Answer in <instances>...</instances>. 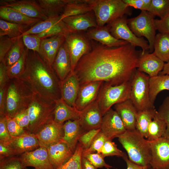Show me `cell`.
Returning a JSON list of instances; mask_svg holds the SVG:
<instances>
[{"instance_id": "1", "label": "cell", "mask_w": 169, "mask_h": 169, "mask_svg": "<svg viewBox=\"0 0 169 169\" xmlns=\"http://www.w3.org/2000/svg\"><path fill=\"white\" fill-rule=\"evenodd\" d=\"M136 47L129 43L111 48L101 44L92 47L79 60L74 71L80 85L101 81L115 85L131 80L142 52Z\"/></svg>"}, {"instance_id": "2", "label": "cell", "mask_w": 169, "mask_h": 169, "mask_svg": "<svg viewBox=\"0 0 169 169\" xmlns=\"http://www.w3.org/2000/svg\"><path fill=\"white\" fill-rule=\"evenodd\" d=\"M19 78L34 93L46 101L56 102L61 98L60 81L53 67L37 52L29 50L25 70Z\"/></svg>"}, {"instance_id": "3", "label": "cell", "mask_w": 169, "mask_h": 169, "mask_svg": "<svg viewBox=\"0 0 169 169\" xmlns=\"http://www.w3.org/2000/svg\"><path fill=\"white\" fill-rule=\"evenodd\" d=\"M34 93L23 80L19 78L9 79L6 91L5 115L13 118L27 109Z\"/></svg>"}, {"instance_id": "4", "label": "cell", "mask_w": 169, "mask_h": 169, "mask_svg": "<svg viewBox=\"0 0 169 169\" xmlns=\"http://www.w3.org/2000/svg\"><path fill=\"white\" fill-rule=\"evenodd\" d=\"M117 138L131 162L145 167H151V153L149 141L136 130H126Z\"/></svg>"}, {"instance_id": "5", "label": "cell", "mask_w": 169, "mask_h": 169, "mask_svg": "<svg viewBox=\"0 0 169 169\" xmlns=\"http://www.w3.org/2000/svg\"><path fill=\"white\" fill-rule=\"evenodd\" d=\"M95 14L97 26L102 27L131 12L123 0H86Z\"/></svg>"}, {"instance_id": "6", "label": "cell", "mask_w": 169, "mask_h": 169, "mask_svg": "<svg viewBox=\"0 0 169 169\" xmlns=\"http://www.w3.org/2000/svg\"><path fill=\"white\" fill-rule=\"evenodd\" d=\"M55 103L46 101L34 93L27 108L30 120L29 132L36 134L46 124L54 120Z\"/></svg>"}, {"instance_id": "7", "label": "cell", "mask_w": 169, "mask_h": 169, "mask_svg": "<svg viewBox=\"0 0 169 169\" xmlns=\"http://www.w3.org/2000/svg\"><path fill=\"white\" fill-rule=\"evenodd\" d=\"M131 80L112 85L103 82L97 99L103 116L113 105L130 99Z\"/></svg>"}, {"instance_id": "8", "label": "cell", "mask_w": 169, "mask_h": 169, "mask_svg": "<svg viewBox=\"0 0 169 169\" xmlns=\"http://www.w3.org/2000/svg\"><path fill=\"white\" fill-rule=\"evenodd\" d=\"M149 78L148 75L137 69L131 80L130 99L138 111L155 108L150 99Z\"/></svg>"}, {"instance_id": "9", "label": "cell", "mask_w": 169, "mask_h": 169, "mask_svg": "<svg viewBox=\"0 0 169 169\" xmlns=\"http://www.w3.org/2000/svg\"><path fill=\"white\" fill-rule=\"evenodd\" d=\"M154 16L147 11H141L137 16L127 19V24L133 33L139 38L145 37L147 40L151 53L154 50L156 36Z\"/></svg>"}, {"instance_id": "10", "label": "cell", "mask_w": 169, "mask_h": 169, "mask_svg": "<svg viewBox=\"0 0 169 169\" xmlns=\"http://www.w3.org/2000/svg\"><path fill=\"white\" fill-rule=\"evenodd\" d=\"M112 35L116 39L123 40L134 46L139 47L142 49L141 54L149 50L148 42L143 37L139 38L133 33L127 24L125 16L119 18L107 24Z\"/></svg>"}, {"instance_id": "11", "label": "cell", "mask_w": 169, "mask_h": 169, "mask_svg": "<svg viewBox=\"0 0 169 169\" xmlns=\"http://www.w3.org/2000/svg\"><path fill=\"white\" fill-rule=\"evenodd\" d=\"M71 64L72 72L80 59L89 53L92 47L85 34L80 32L70 33L65 37Z\"/></svg>"}, {"instance_id": "12", "label": "cell", "mask_w": 169, "mask_h": 169, "mask_svg": "<svg viewBox=\"0 0 169 169\" xmlns=\"http://www.w3.org/2000/svg\"><path fill=\"white\" fill-rule=\"evenodd\" d=\"M149 141L151 153L150 166L155 169H169V139L162 136Z\"/></svg>"}, {"instance_id": "13", "label": "cell", "mask_w": 169, "mask_h": 169, "mask_svg": "<svg viewBox=\"0 0 169 169\" xmlns=\"http://www.w3.org/2000/svg\"><path fill=\"white\" fill-rule=\"evenodd\" d=\"M0 7H8L29 17L42 20L48 18L37 0H0Z\"/></svg>"}, {"instance_id": "14", "label": "cell", "mask_w": 169, "mask_h": 169, "mask_svg": "<svg viewBox=\"0 0 169 169\" xmlns=\"http://www.w3.org/2000/svg\"><path fill=\"white\" fill-rule=\"evenodd\" d=\"M100 129L107 138L111 140L126 131L119 115L112 108L103 116Z\"/></svg>"}, {"instance_id": "15", "label": "cell", "mask_w": 169, "mask_h": 169, "mask_svg": "<svg viewBox=\"0 0 169 169\" xmlns=\"http://www.w3.org/2000/svg\"><path fill=\"white\" fill-rule=\"evenodd\" d=\"M63 124L53 120L44 125L35 134L40 147L47 148L51 145L62 140L64 134Z\"/></svg>"}, {"instance_id": "16", "label": "cell", "mask_w": 169, "mask_h": 169, "mask_svg": "<svg viewBox=\"0 0 169 169\" xmlns=\"http://www.w3.org/2000/svg\"><path fill=\"white\" fill-rule=\"evenodd\" d=\"M23 166H32L36 169H53L50 162L47 148L37 149L19 155Z\"/></svg>"}, {"instance_id": "17", "label": "cell", "mask_w": 169, "mask_h": 169, "mask_svg": "<svg viewBox=\"0 0 169 169\" xmlns=\"http://www.w3.org/2000/svg\"><path fill=\"white\" fill-rule=\"evenodd\" d=\"M103 82L94 81L80 85L75 108L81 111L96 101Z\"/></svg>"}, {"instance_id": "18", "label": "cell", "mask_w": 169, "mask_h": 169, "mask_svg": "<svg viewBox=\"0 0 169 169\" xmlns=\"http://www.w3.org/2000/svg\"><path fill=\"white\" fill-rule=\"evenodd\" d=\"M103 115L97 100L80 111L79 119L86 131L100 128Z\"/></svg>"}, {"instance_id": "19", "label": "cell", "mask_w": 169, "mask_h": 169, "mask_svg": "<svg viewBox=\"0 0 169 169\" xmlns=\"http://www.w3.org/2000/svg\"><path fill=\"white\" fill-rule=\"evenodd\" d=\"M16 156L33 151L40 147L35 134L27 132L18 136L13 137L6 144Z\"/></svg>"}, {"instance_id": "20", "label": "cell", "mask_w": 169, "mask_h": 169, "mask_svg": "<svg viewBox=\"0 0 169 169\" xmlns=\"http://www.w3.org/2000/svg\"><path fill=\"white\" fill-rule=\"evenodd\" d=\"M85 35L90 40L97 41L101 45L109 48L121 46L129 43L114 37L111 34L107 25L90 28L87 30Z\"/></svg>"}, {"instance_id": "21", "label": "cell", "mask_w": 169, "mask_h": 169, "mask_svg": "<svg viewBox=\"0 0 169 169\" xmlns=\"http://www.w3.org/2000/svg\"><path fill=\"white\" fill-rule=\"evenodd\" d=\"M62 20L71 33L80 32L98 26L92 11L83 14L66 17Z\"/></svg>"}, {"instance_id": "22", "label": "cell", "mask_w": 169, "mask_h": 169, "mask_svg": "<svg viewBox=\"0 0 169 169\" xmlns=\"http://www.w3.org/2000/svg\"><path fill=\"white\" fill-rule=\"evenodd\" d=\"M80 84L77 75L71 72L61 82V98L69 105L75 108L76 100Z\"/></svg>"}, {"instance_id": "23", "label": "cell", "mask_w": 169, "mask_h": 169, "mask_svg": "<svg viewBox=\"0 0 169 169\" xmlns=\"http://www.w3.org/2000/svg\"><path fill=\"white\" fill-rule=\"evenodd\" d=\"M49 159L53 169H56L69 159L74 152L62 140L47 148Z\"/></svg>"}, {"instance_id": "24", "label": "cell", "mask_w": 169, "mask_h": 169, "mask_svg": "<svg viewBox=\"0 0 169 169\" xmlns=\"http://www.w3.org/2000/svg\"><path fill=\"white\" fill-rule=\"evenodd\" d=\"M52 67L61 82L72 71L70 56L65 41L57 54Z\"/></svg>"}, {"instance_id": "25", "label": "cell", "mask_w": 169, "mask_h": 169, "mask_svg": "<svg viewBox=\"0 0 169 169\" xmlns=\"http://www.w3.org/2000/svg\"><path fill=\"white\" fill-rule=\"evenodd\" d=\"M114 106L115 110L121 119L126 130H136L138 111L131 99L116 104Z\"/></svg>"}, {"instance_id": "26", "label": "cell", "mask_w": 169, "mask_h": 169, "mask_svg": "<svg viewBox=\"0 0 169 169\" xmlns=\"http://www.w3.org/2000/svg\"><path fill=\"white\" fill-rule=\"evenodd\" d=\"M165 63L153 53L146 52L141 54L138 63L137 69L145 73L150 77L156 76L163 69Z\"/></svg>"}, {"instance_id": "27", "label": "cell", "mask_w": 169, "mask_h": 169, "mask_svg": "<svg viewBox=\"0 0 169 169\" xmlns=\"http://www.w3.org/2000/svg\"><path fill=\"white\" fill-rule=\"evenodd\" d=\"M64 136L62 140L66 143L74 152L80 136L85 131L82 127L79 119L69 120L63 124Z\"/></svg>"}, {"instance_id": "28", "label": "cell", "mask_w": 169, "mask_h": 169, "mask_svg": "<svg viewBox=\"0 0 169 169\" xmlns=\"http://www.w3.org/2000/svg\"><path fill=\"white\" fill-rule=\"evenodd\" d=\"M79 114L80 111L69 105L62 98L55 103L54 120L57 123L63 124L68 120L78 119Z\"/></svg>"}, {"instance_id": "29", "label": "cell", "mask_w": 169, "mask_h": 169, "mask_svg": "<svg viewBox=\"0 0 169 169\" xmlns=\"http://www.w3.org/2000/svg\"><path fill=\"white\" fill-rule=\"evenodd\" d=\"M0 19L11 23L27 25L32 27L43 21L27 16L10 8L0 7Z\"/></svg>"}, {"instance_id": "30", "label": "cell", "mask_w": 169, "mask_h": 169, "mask_svg": "<svg viewBox=\"0 0 169 169\" xmlns=\"http://www.w3.org/2000/svg\"><path fill=\"white\" fill-rule=\"evenodd\" d=\"M149 97L153 105L158 94L164 90L169 91V75L159 74L149 78Z\"/></svg>"}, {"instance_id": "31", "label": "cell", "mask_w": 169, "mask_h": 169, "mask_svg": "<svg viewBox=\"0 0 169 169\" xmlns=\"http://www.w3.org/2000/svg\"><path fill=\"white\" fill-rule=\"evenodd\" d=\"M68 0H37L41 9L49 18L61 16Z\"/></svg>"}, {"instance_id": "32", "label": "cell", "mask_w": 169, "mask_h": 169, "mask_svg": "<svg viewBox=\"0 0 169 169\" xmlns=\"http://www.w3.org/2000/svg\"><path fill=\"white\" fill-rule=\"evenodd\" d=\"M154 50L153 53L164 62H169V33L156 35Z\"/></svg>"}, {"instance_id": "33", "label": "cell", "mask_w": 169, "mask_h": 169, "mask_svg": "<svg viewBox=\"0 0 169 169\" xmlns=\"http://www.w3.org/2000/svg\"><path fill=\"white\" fill-rule=\"evenodd\" d=\"M92 11L86 0H68L63 13L61 19L65 17L84 14Z\"/></svg>"}, {"instance_id": "34", "label": "cell", "mask_w": 169, "mask_h": 169, "mask_svg": "<svg viewBox=\"0 0 169 169\" xmlns=\"http://www.w3.org/2000/svg\"><path fill=\"white\" fill-rule=\"evenodd\" d=\"M157 111L155 108H153L138 112L136 124V130L144 137L147 138L149 124Z\"/></svg>"}, {"instance_id": "35", "label": "cell", "mask_w": 169, "mask_h": 169, "mask_svg": "<svg viewBox=\"0 0 169 169\" xmlns=\"http://www.w3.org/2000/svg\"><path fill=\"white\" fill-rule=\"evenodd\" d=\"M31 27L0 19V37L7 36L11 38H18Z\"/></svg>"}, {"instance_id": "36", "label": "cell", "mask_w": 169, "mask_h": 169, "mask_svg": "<svg viewBox=\"0 0 169 169\" xmlns=\"http://www.w3.org/2000/svg\"><path fill=\"white\" fill-rule=\"evenodd\" d=\"M166 128L165 122L157 111L148 127L147 140L153 141L163 136Z\"/></svg>"}, {"instance_id": "37", "label": "cell", "mask_w": 169, "mask_h": 169, "mask_svg": "<svg viewBox=\"0 0 169 169\" xmlns=\"http://www.w3.org/2000/svg\"><path fill=\"white\" fill-rule=\"evenodd\" d=\"M25 48L22 38H17L11 48L2 61L7 69L11 67L20 59L24 52Z\"/></svg>"}, {"instance_id": "38", "label": "cell", "mask_w": 169, "mask_h": 169, "mask_svg": "<svg viewBox=\"0 0 169 169\" xmlns=\"http://www.w3.org/2000/svg\"><path fill=\"white\" fill-rule=\"evenodd\" d=\"M29 49L25 47L24 52L20 59L10 67L7 69L8 79L19 78L24 73L26 67Z\"/></svg>"}, {"instance_id": "39", "label": "cell", "mask_w": 169, "mask_h": 169, "mask_svg": "<svg viewBox=\"0 0 169 169\" xmlns=\"http://www.w3.org/2000/svg\"><path fill=\"white\" fill-rule=\"evenodd\" d=\"M70 33L67 25L61 20L49 28L36 35L43 39L57 36H63L65 37Z\"/></svg>"}, {"instance_id": "40", "label": "cell", "mask_w": 169, "mask_h": 169, "mask_svg": "<svg viewBox=\"0 0 169 169\" xmlns=\"http://www.w3.org/2000/svg\"><path fill=\"white\" fill-rule=\"evenodd\" d=\"M61 20V16L49 18L37 23L18 37L24 34H39L49 28Z\"/></svg>"}, {"instance_id": "41", "label": "cell", "mask_w": 169, "mask_h": 169, "mask_svg": "<svg viewBox=\"0 0 169 169\" xmlns=\"http://www.w3.org/2000/svg\"><path fill=\"white\" fill-rule=\"evenodd\" d=\"M83 148L78 143L72 156L56 169H82L81 161Z\"/></svg>"}, {"instance_id": "42", "label": "cell", "mask_w": 169, "mask_h": 169, "mask_svg": "<svg viewBox=\"0 0 169 169\" xmlns=\"http://www.w3.org/2000/svg\"><path fill=\"white\" fill-rule=\"evenodd\" d=\"M149 12L161 19L169 13V0H151Z\"/></svg>"}, {"instance_id": "43", "label": "cell", "mask_w": 169, "mask_h": 169, "mask_svg": "<svg viewBox=\"0 0 169 169\" xmlns=\"http://www.w3.org/2000/svg\"><path fill=\"white\" fill-rule=\"evenodd\" d=\"M100 153L104 158L106 156H113L122 158L125 153L119 149L117 145L112 140L108 139L105 143Z\"/></svg>"}, {"instance_id": "44", "label": "cell", "mask_w": 169, "mask_h": 169, "mask_svg": "<svg viewBox=\"0 0 169 169\" xmlns=\"http://www.w3.org/2000/svg\"><path fill=\"white\" fill-rule=\"evenodd\" d=\"M108 139L100 131L95 136L90 146L87 149L83 150L82 155L95 152L100 153L105 143Z\"/></svg>"}, {"instance_id": "45", "label": "cell", "mask_w": 169, "mask_h": 169, "mask_svg": "<svg viewBox=\"0 0 169 169\" xmlns=\"http://www.w3.org/2000/svg\"><path fill=\"white\" fill-rule=\"evenodd\" d=\"M19 156L8 157L0 160V169H25Z\"/></svg>"}, {"instance_id": "46", "label": "cell", "mask_w": 169, "mask_h": 169, "mask_svg": "<svg viewBox=\"0 0 169 169\" xmlns=\"http://www.w3.org/2000/svg\"><path fill=\"white\" fill-rule=\"evenodd\" d=\"M22 37L25 46L29 50L38 52L42 39L36 34H24Z\"/></svg>"}, {"instance_id": "47", "label": "cell", "mask_w": 169, "mask_h": 169, "mask_svg": "<svg viewBox=\"0 0 169 169\" xmlns=\"http://www.w3.org/2000/svg\"><path fill=\"white\" fill-rule=\"evenodd\" d=\"M158 113L165 122L166 128L163 137L169 139V96L166 97L160 105Z\"/></svg>"}, {"instance_id": "48", "label": "cell", "mask_w": 169, "mask_h": 169, "mask_svg": "<svg viewBox=\"0 0 169 169\" xmlns=\"http://www.w3.org/2000/svg\"><path fill=\"white\" fill-rule=\"evenodd\" d=\"M82 156L86 158L97 168L105 167L107 169H110L113 167L106 163L104 160V157L100 153L94 152Z\"/></svg>"}, {"instance_id": "49", "label": "cell", "mask_w": 169, "mask_h": 169, "mask_svg": "<svg viewBox=\"0 0 169 169\" xmlns=\"http://www.w3.org/2000/svg\"><path fill=\"white\" fill-rule=\"evenodd\" d=\"M6 118L7 127L11 136H19L28 132L21 127L14 118L6 116Z\"/></svg>"}, {"instance_id": "50", "label": "cell", "mask_w": 169, "mask_h": 169, "mask_svg": "<svg viewBox=\"0 0 169 169\" xmlns=\"http://www.w3.org/2000/svg\"><path fill=\"white\" fill-rule=\"evenodd\" d=\"M100 131V128L92 129L86 131L80 136L78 143L82 146L83 150L87 149L90 146L95 136Z\"/></svg>"}, {"instance_id": "51", "label": "cell", "mask_w": 169, "mask_h": 169, "mask_svg": "<svg viewBox=\"0 0 169 169\" xmlns=\"http://www.w3.org/2000/svg\"><path fill=\"white\" fill-rule=\"evenodd\" d=\"M17 38H11L7 36L0 37V62L11 49Z\"/></svg>"}, {"instance_id": "52", "label": "cell", "mask_w": 169, "mask_h": 169, "mask_svg": "<svg viewBox=\"0 0 169 169\" xmlns=\"http://www.w3.org/2000/svg\"><path fill=\"white\" fill-rule=\"evenodd\" d=\"M128 7L148 11L151 0H123Z\"/></svg>"}, {"instance_id": "53", "label": "cell", "mask_w": 169, "mask_h": 169, "mask_svg": "<svg viewBox=\"0 0 169 169\" xmlns=\"http://www.w3.org/2000/svg\"><path fill=\"white\" fill-rule=\"evenodd\" d=\"M13 118L21 127L28 131L30 120L27 109L18 113Z\"/></svg>"}, {"instance_id": "54", "label": "cell", "mask_w": 169, "mask_h": 169, "mask_svg": "<svg viewBox=\"0 0 169 169\" xmlns=\"http://www.w3.org/2000/svg\"><path fill=\"white\" fill-rule=\"evenodd\" d=\"M11 136L7 129L5 115L0 116V143L6 144L10 140Z\"/></svg>"}, {"instance_id": "55", "label": "cell", "mask_w": 169, "mask_h": 169, "mask_svg": "<svg viewBox=\"0 0 169 169\" xmlns=\"http://www.w3.org/2000/svg\"><path fill=\"white\" fill-rule=\"evenodd\" d=\"M156 30L159 33H169V13L163 18L154 19Z\"/></svg>"}, {"instance_id": "56", "label": "cell", "mask_w": 169, "mask_h": 169, "mask_svg": "<svg viewBox=\"0 0 169 169\" xmlns=\"http://www.w3.org/2000/svg\"><path fill=\"white\" fill-rule=\"evenodd\" d=\"M7 84L0 87V116L5 115L6 97Z\"/></svg>"}, {"instance_id": "57", "label": "cell", "mask_w": 169, "mask_h": 169, "mask_svg": "<svg viewBox=\"0 0 169 169\" xmlns=\"http://www.w3.org/2000/svg\"><path fill=\"white\" fill-rule=\"evenodd\" d=\"M9 80L7 68L3 62H0V87L6 85Z\"/></svg>"}, {"instance_id": "58", "label": "cell", "mask_w": 169, "mask_h": 169, "mask_svg": "<svg viewBox=\"0 0 169 169\" xmlns=\"http://www.w3.org/2000/svg\"><path fill=\"white\" fill-rule=\"evenodd\" d=\"M15 156L14 153L7 145L0 143V160Z\"/></svg>"}, {"instance_id": "59", "label": "cell", "mask_w": 169, "mask_h": 169, "mask_svg": "<svg viewBox=\"0 0 169 169\" xmlns=\"http://www.w3.org/2000/svg\"><path fill=\"white\" fill-rule=\"evenodd\" d=\"M122 158L126 164V169H144L146 168H149L145 167L133 163L129 159L128 156L126 153Z\"/></svg>"}, {"instance_id": "60", "label": "cell", "mask_w": 169, "mask_h": 169, "mask_svg": "<svg viewBox=\"0 0 169 169\" xmlns=\"http://www.w3.org/2000/svg\"><path fill=\"white\" fill-rule=\"evenodd\" d=\"M81 165L82 169H97L89 160L82 156Z\"/></svg>"}, {"instance_id": "61", "label": "cell", "mask_w": 169, "mask_h": 169, "mask_svg": "<svg viewBox=\"0 0 169 169\" xmlns=\"http://www.w3.org/2000/svg\"><path fill=\"white\" fill-rule=\"evenodd\" d=\"M159 74L161 75L169 74V62L165 64L163 70Z\"/></svg>"}, {"instance_id": "62", "label": "cell", "mask_w": 169, "mask_h": 169, "mask_svg": "<svg viewBox=\"0 0 169 169\" xmlns=\"http://www.w3.org/2000/svg\"><path fill=\"white\" fill-rule=\"evenodd\" d=\"M148 169H154L152 168V167H150L148 168Z\"/></svg>"}, {"instance_id": "63", "label": "cell", "mask_w": 169, "mask_h": 169, "mask_svg": "<svg viewBox=\"0 0 169 169\" xmlns=\"http://www.w3.org/2000/svg\"><path fill=\"white\" fill-rule=\"evenodd\" d=\"M148 168H144V169H148Z\"/></svg>"}, {"instance_id": "64", "label": "cell", "mask_w": 169, "mask_h": 169, "mask_svg": "<svg viewBox=\"0 0 169 169\" xmlns=\"http://www.w3.org/2000/svg\"><path fill=\"white\" fill-rule=\"evenodd\" d=\"M168 74L169 75V74Z\"/></svg>"}]
</instances>
